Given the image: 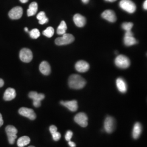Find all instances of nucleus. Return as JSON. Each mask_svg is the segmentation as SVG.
<instances>
[{
  "instance_id": "nucleus-39",
  "label": "nucleus",
  "mask_w": 147,
  "mask_h": 147,
  "mask_svg": "<svg viewBox=\"0 0 147 147\" xmlns=\"http://www.w3.org/2000/svg\"><path fill=\"white\" fill-rule=\"evenodd\" d=\"M34 147V146H30V147Z\"/></svg>"
},
{
  "instance_id": "nucleus-11",
  "label": "nucleus",
  "mask_w": 147,
  "mask_h": 147,
  "mask_svg": "<svg viewBox=\"0 0 147 147\" xmlns=\"http://www.w3.org/2000/svg\"><path fill=\"white\" fill-rule=\"evenodd\" d=\"M23 14V9L21 7L17 6L12 8L9 11L8 15L11 19L17 20L21 18Z\"/></svg>"
},
{
  "instance_id": "nucleus-22",
  "label": "nucleus",
  "mask_w": 147,
  "mask_h": 147,
  "mask_svg": "<svg viewBox=\"0 0 147 147\" xmlns=\"http://www.w3.org/2000/svg\"><path fill=\"white\" fill-rule=\"evenodd\" d=\"M30 138L28 136H22L19 138L17 142V145L19 147H24L28 144L30 142Z\"/></svg>"
},
{
  "instance_id": "nucleus-9",
  "label": "nucleus",
  "mask_w": 147,
  "mask_h": 147,
  "mask_svg": "<svg viewBox=\"0 0 147 147\" xmlns=\"http://www.w3.org/2000/svg\"><path fill=\"white\" fill-rule=\"evenodd\" d=\"M115 128V121L112 117L109 116L105 119L104 121V129L105 131L109 134L114 131Z\"/></svg>"
},
{
  "instance_id": "nucleus-8",
  "label": "nucleus",
  "mask_w": 147,
  "mask_h": 147,
  "mask_svg": "<svg viewBox=\"0 0 147 147\" xmlns=\"http://www.w3.org/2000/svg\"><path fill=\"white\" fill-rule=\"evenodd\" d=\"M74 121L80 126L85 127L88 125V117L84 112H80L74 117Z\"/></svg>"
},
{
  "instance_id": "nucleus-34",
  "label": "nucleus",
  "mask_w": 147,
  "mask_h": 147,
  "mask_svg": "<svg viewBox=\"0 0 147 147\" xmlns=\"http://www.w3.org/2000/svg\"><path fill=\"white\" fill-rule=\"evenodd\" d=\"M4 85V81L2 79H0V88L3 87Z\"/></svg>"
},
{
  "instance_id": "nucleus-10",
  "label": "nucleus",
  "mask_w": 147,
  "mask_h": 147,
  "mask_svg": "<svg viewBox=\"0 0 147 147\" xmlns=\"http://www.w3.org/2000/svg\"><path fill=\"white\" fill-rule=\"evenodd\" d=\"M19 113L21 116L27 117L31 120H34L36 118V115L34 111L31 109L21 107L19 110Z\"/></svg>"
},
{
  "instance_id": "nucleus-6",
  "label": "nucleus",
  "mask_w": 147,
  "mask_h": 147,
  "mask_svg": "<svg viewBox=\"0 0 147 147\" xmlns=\"http://www.w3.org/2000/svg\"><path fill=\"white\" fill-rule=\"evenodd\" d=\"M5 132L8 137L9 143L13 144L14 143L16 138H17L16 134L18 130L16 127L13 125H8L5 127Z\"/></svg>"
},
{
  "instance_id": "nucleus-20",
  "label": "nucleus",
  "mask_w": 147,
  "mask_h": 147,
  "mask_svg": "<svg viewBox=\"0 0 147 147\" xmlns=\"http://www.w3.org/2000/svg\"><path fill=\"white\" fill-rule=\"evenodd\" d=\"M142 126L140 123H136L134 125L132 131V136L134 139H137L141 134Z\"/></svg>"
},
{
  "instance_id": "nucleus-30",
  "label": "nucleus",
  "mask_w": 147,
  "mask_h": 147,
  "mask_svg": "<svg viewBox=\"0 0 147 147\" xmlns=\"http://www.w3.org/2000/svg\"><path fill=\"white\" fill-rule=\"evenodd\" d=\"M50 131L51 132V135L57 131V127L55 125H51L50 127Z\"/></svg>"
},
{
  "instance_id": "nucleus-1",
  "label": "nucleus",
  "mask_w": 147,
  "mask_h": 147,
  "mask_svg": "<svg viewBox=\"0 0 147 147\" xmlns=\"http://www.w3.org/2000/svg\"><path fill=\"white\" fill-rule=\"evenodd\" d=\"M68 84L71 88L82 89L86 84V81L81 76L78 74H73L69 77Z\"/></svg>"
},
{
  "instance_id": "nucleus-27",
  "label": "nucleus",
  "mask_w": 147,
  "mask_h": 147,
  "mask_svg": "<svg viewBox=\"0 0 147 147\" xmlns=\"http://www.w3.org/2000/svg\"><path fill=\"white\" fill-rule=\"evenodd\" d=\"M134 24L132 22H124L121 25L122 28L125 31H131Z\"/></svg>"
},
{
  "instance_id": "nucleus-2",
  "label": "nucleus",
  "mask_w": 147,
  "mask_h": 147,
  "mask_svg": "<svg viewBox=\"0 0 147 147\" xmlns=\"http://www.w3.org/2000/svg\"><path fill=\"white\" fill-rule=\"evenodd\" d=\"M119 6L122 9L129 13H133L136 10V5L131 0H121Z\"/></svg>"
},
{
  "instance_id": "nucleus-29",
  "label": "nucleus",
  "mask_w": 147,
  "mask_h": 147,
  "mask_svg": "<svg viewBox=\"0 0 147 147\" xmlns=\"http://www.w3.org/2000/svg\"><path fill=\"white\" fill-rule=\"evenodd\" d=\"M73 132L71 131L70 130H69L67 132L65 136V138L66 140V141H69L71 140L72 136H73Z\"/></svg>"
},
{
  "instance_id": "nucleus-32",
  "label": "nucleus",
  "mask_w": 147,
  "mask_h": 147,
  "mask_svg": "<svg viewBox=\"0 0 147 147\" xmlns=\"http://www.w3.org/2000/svg\"><path fill=\"white\" fill-rule=\"evenodd\" d=\"M3 124V118H2V115L0 113V127L2 126Z\"/></svg>"
},
{
  "instance_id": "nucleus-37",
  "label": "nucleus",
  "mask_w": 147,
  "mask_h": 147,
  "mask_svg": "<svg viewBox=\"0 0 147 147\" xmlns=\"http://www.w3.org/2000/svg\"><path fill=\"white\" fill-rule=\"evenodd\" d=\"M107 2H115L116 1V0H105Z\"/></svg>"
},
{
  "instance_id": "nucleus-33",
  "label": "nucleus",
  "mask_w": 147,
  "mask_h": 147,
  "mask_svg": "<svg viewBox=\"0 0 147 147\" xmlns=\"http://www.w3.org/2000/svg\"><path fill=\"white\" fill-rule=\"evenodd\" d=\"M143 8L146 10L147 9V0H146L143 3Z\"/></svg>"
},
{
  "instance_id": "nucleus-17",
  "label": "nucleus",
  "mask_w": 147,
  "mask_h": 147,
  "mask_svg": "<svg viewBox=\"0 0 147 147\" xmlns=\"http://www.w3.org/2000/svg\"><path fill=\"white\" fill-rule=\"evenodd\" d=\"M16 95L15 89L12 88H8L5 90L3 95V99L5 101H11L16 98Z\"/></svg>"
},
{
  "instance_id": "nucleus-28",
  "label": "nucleus",
  "mask_w": 147,
  "mask_h": 147,
  "mask_svg": "<svg viewBox=\"0 0 147 147\" xmlns=\"http://www.w3.org/2000/svg\"><path fill=\"white\" fill-rule=\"evenodd\" d=\"M52 136H53V140L55 141H58V140H59V139L61 138V134L57 131L52 134Z\"/></svg>"
},
{
  "instance_id": "nucleus-18",
  "label": "nucleus",
  "mask_w": 147,
  "mask_h": 147,
  "mask_svg": "<svg viewBox=\"0 0 147 147\" xmlns=\"http://www.w3.org/2000/svg\"><path fill=\"white\" fill-rule=\"evenodd\" d=\"M116 85L121 93H125L127 90V85L124 80L121 78H119L116 80Z\"/></svg>"
},
{
  "instance_id": "nucleus-3",
  "label": "nucleus",
  "mask_w": 147,
  "mask_h": 147,
  "mask_svg": "<svg viewBox=\"0 0 147 147\" xmlns=\"http://www.w3.org/2000/svg\"><path fill=\"white\" fill-rule=\"evenodd\" d=\"M115 63L117 67L121 69L127 68L130 65V61L128 57L125 55H118L115 61Z\"/></svg>"
},
{
  "instance_id": "nucleus-15",
  "label": "nucleus",
  "mask_w": 147,
  "mask_h": 147,
  "mask_svg": "<svg viewBox=\"0 0 147 147\" xmlns=\"http://www.w3.org/2000/svg\"><path fill=\"white\" fill-rule=\"evenodd\" d=\"M61 104L66 107L68 109L72 112H75L77 111L78 109V102L76 100L66 101H61Z\"/></svg>"
},
{
  "instance_id": "nucleus-35",
  "label": "nucleus",
  "mask_w": 147,
  "mask_h": 147,
  "mask_svg": "<svg viewBox=\"0 0 147 147\" xmlns=\"http://www.w3.org/2000/svg\"><path fill=\"white\" fill-rule=\"evenodd\" d=\"M82 2H83L84 3L86 4V3H88L89 0H82Z\"/></svg>"
},
{
  "instance_id": "nucleus-12",
  "label": "nucleus",
  "mask_w": 147,
  "mask_h": 147,
  "mask_svg": "<svg viewBox=\"0 0 147 147\" xmlns=\"http://www.w3.org/2000/svg\"><path fill=\"white\" fill-rule=\"evenodd\" d=\"M124 44L127 47L135 45L137 43V41L134 37V34L131 31L125 32V36L124 38Z\"/></svg>"
},
{
  "instance_id": "nucleus-26",
  "label": "nucleus",
  "mask_w": 147,
  "mask_h": 147,
  "mask_svg": "<svg viewBox=\"0 0 147 147\" xmlns=\"http://www.w3.org/2000/svg\"><path fill=\"white\" fill-rule=\"evenodd\" d=\"M28 33L30 34V37L32 39H37L39 37L40 35V32L37 28H34V29L32 30L31 31L29 32Z\"/></svg>"
},
{
  "instance_id": "nucleus-31",
  "label": "nucleus",
  "mask_w": 147,
  "mask_h": 147,
  "mask_svg": "<svg viewBox=\"0 0 147 147\" xmlns=\"http://www.w3.org/2000/svg\"><path fill=\"white\" fill-rule=\"evenodd\" d=\"M68 144L70 146V147H76V144H75V143L74 142H72V141H68Z\"/></svg>"
},
{
  "instance_id": "nucleus-19",
  "label": "nucleus",
  "mask_w": 147,
  "mask_h": 147,
  "mask_svg": "<svg viewBox=\"0 0 147 147\" xmlns=\"http://www.w3.org/2000/svg\"><path fill=\"white\" fill-rule=\"evenodd\" d=\"M39 70L45 75H49L51 73V67L49 63L46 61L42 62L39 65Z\"/></svg>"
},
{
  "instance_id": "nucleus-5",
  "label": "nucleus",
  "mask_w": 147,
  "mask_h": 147,
  "mask_svg": "<svg viewBox=\"0 0 147 147\" xmlns=\"http://www.w3.org/2000/svg\"><path fill=\"white\" fill-rule=\"evenodd\" d=\"M28 96L33 100V104L36 107H39L41 105V101L45 98V95L42 93H38L36 92L32 91L30 92Z\"/></svg>"
},
{
  "instance_id": "nucleus-14",
  "label": "nucleus",
  "mask_w": 147,
  "mask_h": 147,
  "mask_svg": "<svg viewBox=\"0 0 147 147\" xmlns=\"http://www.w3.org/2000/svg\"><path fill=\"white\" fill-rule=\"evenodd\" d=\"M75 67L76 70L80 73H85L89 69V64L84 61H79L76 63Z\"/></svg>"
},
{
  "instance_id": "nucleus-36",
  "label": "nucleus",
  "mask_w": 147,
  "mask_h": 147,
  "mask_svg": "<svg viewBox=\"0 0 147 147\" xmlns=\"http://www.w3.org/2000/svg\"><path fill=\"white\" fill-rule=\"evenodd\" d=\"M20 1L21 2V3H26V2L28 1V0H20Z\"/></svg>"
},
{
  "instance_id": "nucleus-21",
  "label": "nucleus",
  "mask_w": 147,
  "mask_h": 147,
  "mask_svg": "<svg viewBox=\"0 0 147 147\" xmlns=\"http://www.w3.org/2000/svg\"><path fill=\"white\" fill-rule=\"evenodd\" d=\"M38 11V4L36 2H33L29 5V8L27 9V16H34Z\"/></svg>"
},
{
  "instance_id": "nucleus-16",
  "label": "nucleus",
  "mask_w": 147,
  "mask_h": 147,
  "mask_svg": "<svg viewBox=\"0 0 147 147\" xmlns=\"http://www.w3.org/2000/svg\"><path fill=\"white\" fill-rule=\"evenodd\" d=\"M73 20L75 24L79 27L84 26L86 23V18L80 14H76L74 16Z\"/></svg>"
},
{
  "instance_id": "nucleus-13",
  "label": "nucleus",
  "mask_w": 147,
  "mask_h": 147,
  "mask_svg": "<svg viewBox=\"0 0 147 147\" xmlns=\"http://www.w3.org/2000/svg\"><path fill=\"white\" fill-rule=\"evenodd\" d=\"M101 16L105 20L111 22H115L117 20L116 14L112 10H106L104 11L102 13Z\"/></svg>"
},
{
  "instance_id": "nucleus-7",
  "label": "nucleus",
  "mask_w": 147,
  "mask_h": 147,
  "mask_svg": "<svg viewBox=\"0 0 147 147\" xmlns=\"http://www.w3.org/2000/svg\"><path fill=\"white\" fill-rule=\"evenodd\" d=\"M20 59L21 61L25 63H29L31 61L33 58V54L31 51L27 48L21 49L19 54Z\"/></svg>"
},
{
  "instance_id": "nucleus-4",
  "label": "nucleus",
  "mask_w": 147,
  "mask_h": 147,
  "mask_svg": "<svg viewBox=\"0 0 147 147\" xmlns=\"http://www.w3.org/2000/svg\"><path fill=\"white\" fill-rule=\"evenodd\" d=\"M75 40V38L71 34L65 33L62 35V37L57 38L55 40V43L56 45L61 46L68 45L73 42Z\"/></svg>"
},
{
  "instance_id": "nucleus-38",
  "label": "nucleus",
  "mask_w": 147,
  "mask_h": 147,
  "mask_svg": "<svg viewBox=\"0 0 147 147\" xmlns=\"http://www.w3.org/2000/svg\"><path fill=\"white\" fill-rule=\"evenodd\" d=\"M25 31L27 32H29V31H28V28H27V27H25Z\"/></svg>"
},
{
  "instance_id": "nucleus-25",
  "label": "nucleus",
  "mask_w": 147,
  "mask_h": 147,
  "mask_svg": "<svg viewBox=\"0 0 147 147\" xmlns=\"http://www.w3.org/2000/svg\"><path fill=\"white\" fill-rule=\"evenodd\" d=\"M54 29L52 27H47L46 30H45L44 31L42 32V34L44 36H46L48 38H51L53 37L54 34Z\"/></svg>"
},
{
  "instance_id": "nucleus-23",
  "label": "nucleus",
  "mask_w": 147,
  "mask_h": 147,
  "mask_svg": "<svg viewBox=\"0 0 147 147\" xmlns=\"http://www.w3.org/2000/svg\"><path fill=\"white\" fill-rule=\"evenodd\" d=\"M37 19L39 20V23L40 25H44L48 22L49 19L46 16L45 12L40 11L37 16Z\"/></svg>"
},
{
  "instance_id": "nucleus-24",
  "label": "nucleus",
  "mask_w": 147,
  "mask_h": 147,
  "mask_svg": "<svg viewBox=\"0 0 147 147\" xmlns=\"http://www.w3.org/2000/svg\"><path fill=\"white\" fill-rule=\"evenodd\" d=\"M67 30V26L64 21H62L57 29V33L59 35H63L66 33Z\"/></svg>"
}]
</instances>
